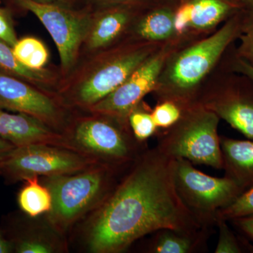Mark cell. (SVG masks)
<instances>
[{
	"label": "cell",
	"instance_id": "cell-4",
	"mask_svg": "<svg viewBox=\"0 0 253 253\" xmlns=\"http://www.w3.org/2000/svg\"><path fill=\"white\" fill-rule=\"evenodd\" d=\"M79 118L61 134L68 149L92 158L98 163L127 169L147 149L137 141L128 121L94 113Z\"/></svg>",
	"mask_w": 253,
	"mask_h": 253
},
{
	"label": "cell",
	"instance_id": "cell-20",
	"mask_svg": "<svg viewBox=\"0 0 253 253\" xmlns=\"http://www.w3.org/2000/svg\"><path fill=\"white\" fill-rule=\"evenodd\" d=\"M23 181L17 196L18 206L23 214L30 217L47 214L52 208L49 189L42 182L40 176H32Z\"/></svg>",
	"mask_w": 253,
	"mask_h": 253
},
{
	"label": "cell",
	"instance_id": "cell-23",
	"mask_svg": "<svg viewBox=\"0 0 253 253\" xmlns=\"http://www.w3.org/2000/svg\"><path fill=\"white\" fill-rule=\"evenodd\" d=\"M219 238L215 253H253V245L244 236L235 234L229 227L228 221L217 219Z\"/></svg>",
	"mask_w": 253,
	"mask_h": 253
},
{
	"label": "cell",
	"instance_id": "cell-11",
	"mask_svg": "<svg viewBox=\"0 0 253 253\" xmlns=\"http://www.w3.org/2000/svg\"><path fill=\"white\" fill-rule=\"evenodd\" d=\"M180 45L176 42L163 44L121 85L91 106L89 111L128 121L129 115L141 104L144 96L154 91L168 56Z\"/></svg>",
	"mask_w": 253,
	"mask_h": 253
},
{
	"label": "cell",
	"instance_id": "cell-24",
	"mask_svg": "<svg viewBox=\"0 0 253 253\" xmlns=\"http://www.w3.org/2000/svg\"><path fill=\"white\" fill-rule=\"evenodd\" d=\"M140 104L129 115L128 122L136 140L144 143L156 133L158 128L151 116L152 110L141 107Z\"/></svg>",
	"mask_w": 253,
	"mask_h": 253
},
{
	"label": "cell",
	"instance_id": "cell-28",
	"mask_svg": "<svg viewBox=\"0 0 253 253\" xmlns=\"http://www.w3.org/2000/svg\"><path fill=\"white\" fill-rule=\"evenodd\" d=\"M0 40L13 47L17 42L12 21L9 13L0 8Z\"/></svg>",
	"mask_w": 253,
	"mask_h": 253
},
{
	"label": "cell",
	"instance_id": "cell-6",
	"mask_svg": "<svg viewBox=\"0 0 253 253\" xmlns=\"http://www.w3.org/2000/svg\"><path fill=\"white\" fill-rule=\"evenodd\" d=\"M174 181L183 204L200 225L206 228L215 225L218 211L233 204L246 191L225 176L204 174L184 158L174 159Z\"/></svg>",
	"mask_w": 253,
	"mask_h": 253
},
{
	"label": "cell",
	"instance_id": "cell-1",
	"mask_svg": "<svg viewBox=\"0 0 253 253\" xmlns=\"http://www.w3.org/2000/svg\"><path fill=\"white\" fill-rule=\"evenodd\" d=\"M174 161L156 147L145 150L101 206L75 227L83 251L121 253L161 229L202 228L177 194Z\"/></svg>",
	"mask_w": 253,
	"mask_h": 253
},
{
	"label": "cell",
	"instance_id": "cell-8",
	"mask_svg": "<svg viewBox=\"0 0 253 253\" xmlns=\"http://www.w3.org/2000/svg\"><path fill=\"white\" fill-rule=\"evenodd\" d=\"M163 44L137 41L118 49L82 82L73 94V104L90 109L121 85Z\"/></svg>",
	"mask_w": 253,
	"mask_h": 253
},
{
	"label": "cell",
	"instance_id": "cell-25",
	"mask_svg": "<svg viewBox=\"0 0 253 253\" xmlns=\"http://www.w3.org/2000/svg\"><path fill=\"white\" fill-rule=\"evenodd\" d=\"M239 48L235 54L253 65V10L246 9L243 16Z\"/></svg>",
	"mask_w": 253,
	"mask_h": 253
},
{
	"label": "cell",
	"instance_id": "cell-31",
	"mask_svg": "<svg viewBox=\"0 0 253 253\" xmlns=\"http://www.w3.org/2000/svg\"><path fill=\"white\" fill-rule=\"evenodd\" d=\"M105 6L131 5V6H146L154 1L151 0H99Z\"/></svg>",
	"mask_w": 253,
	"mask_h": 253
},
{
	"label": "cell",
	"instance_id": "cell-34",
	"mask_svg": "<svg viewBox=\"0 0 253 253\" xmlns=\"http://www.w3.org/2000/svg\"><path fill=\"white\" fill-rule=\"evenodd\" d=\"M37 1H41V2L51 3V4H56L63 5V6H70L76 2L77 0H35Z\"/></svg>",
	"mask_w": 253,
	"mask_h": 253
},
{
	"label": "cell",
	"instance_id": "cell-36",
	"mask_svg": "<svg viewBox=\"0 0 253 253\" xmlns=\"http://www.w3.org/2000/svg\"><path fill=\"white\" fill-rule=\"evenodd\" d=\"M151 1L159 3H178L179 0H151Z\"/></svg>",
	"mask_w": 253,
	"mask_h": 253
},
{
	"label": "cell",
	"instance_id": "cell-12",
	"mask_svg": "<svg viewBox=\"0 0 253 253\" xmlns=\"http://www.w3.org/2000/svg\"><path fill=\"white\" fill-rule=\"evenodd\" d=\"M245 9L242 0H179L174 15L178 41L185 44L211 35Z\"/></svg>",
	"mask_w": 253,
	"mask_h": 253
},
{
	"label": "cell",
	"instance_id": "cell-7",
	"mask_svg": "<svg viewBox=\"0 0 253 253\" xmlns=\"http://www.w3.org/2000/svg\"><path fill=\"white\" fill-rule=\"evenodd\" d=\"M99 163L77 151L50 144L15 146L0 161V175L14 184L32 176L62 175Z\"/></svg>",
	"mask_w": 253,
	"mask_h": 253
},
{
	"label": "cell",
	"instance_id": "cell-30",
	"mask_svg": "<svg viewBox=\"0 0 253 253\" xmlns=\"http://www.w3.org/2000/svg\"><path fill=\"white\" fill-rule=\"evenodd\" d=\"M228 62V69L247 76L253 81V65L234 54Z\"/></svg>",
	"mask_w": 253,
	"mask_h": 253
},
{
	"label": "cell",
	"instance_id": "cell-16",
	"mask_svg": "<svg viewBox=\"0 0 253 253\" xmlns=\"http://www.w3.org/2000/svg\"><path fill=\"white\" fill-rule=\"evenodd\" d=\"M176 4L153 2L146 6L134 20L133 31L137 41L182 44L174 28Z\"/></svg>",
	"mask_w": 253,
	"mask_h": 253
},
{
	"label": "cell",
	"instance_id": "cell-15",
	"mask_svg": "<svg viewBox=\"0 0 253 253\" xmlns=\"http://www.w3.org/2000/svg\"><path fill=\"white\" fill-rule=\"evenodd\" d=\"M0 137L15 146L50 144L67 148L63 134L40 120L23 113L6 112L2 109H0Z\"/></svg>",
	"mask_w": 253,
	"mask_h": 253
},
{
	"label": "cell",
	"instance_id": "cell-10",
	"mask_svg": "<svg viewBox=\"0 0 253 253\" xmlns=\"http://www.w3.org/2000/svg\"><path fill=\"white\" fill-rule=\"evenodd\" d=\"M14 1L41 21L56 44L63 69H71L76 63L82 42L90 31L92 23L90 16L63 5L35 0Z\"/></svg>",
	"mask_w": 253,
	"mask_h": 253
},
{
	"label": "cell",
	"instance_id": "cell-32",
	"mask_svg": "<svg viewBox=\"0 0 253 253\" xmlns=\"http://www.w3.org/2000/svg\"><path fill=\"white\" fill-rule=\"evenodd\" d=\"M13 253V247L9 239L0 232V253Z\"/></svg>",
	"mask_w": 253,
	"mask_h": 253
},
{
	"label": "cell",
	"instance_id": "cell-22",
	"mask_svg": "<svg viewBox=\"0 0 253 253\" xmlns=\"http://www.w3.org/2000/svg\"><path fill=\"white\" fill-rule=\"evenodd\" d=\"M12 49L16 59L30 69H42L49 59L46 46L35 38H25L18 41Z\"/></svg>",
	"mask_w": 253,
	"mask_h": 253
},
{
	"label": "cell",
	"instance_id": "cell-17",
	"mask_svg": "<svg viewBox=\"0 0 253 253\" xmlns=\"http://www.w3.org/2000/svg\"><path fill=\"white\" fill-rule=\"evenodd\" d=\"M146 6H105L99 14L96 23L89 31L88 45L91 49H98L111 44L133 23Z\"/></svg>",
	"mask_w": 253,
	"mask_h": 253
},
{
	"label": "cell",
	"instance_id": "cell-35",
	"mask_svg": "<svg viewBox=\"0 0 253 253\" xmlns=\"http://www.w3.org/2000/svg\"><path fill=\"white\" fill-rule=\"evenodd\" d=\"M247 9L253 10V0H242Z\"/></svg>",
	"mask_w": 253,
	"mask_h": 253
},
{
	"label": "cell",
	"instance_id": "cell-21",
	"mask_svg": "<svg viewBox=\"0 0 253 253\" xmlns=\"http://www.w3.org/2000/svg\"><path fill=\"white\" fill-rule=\"evenodd\" d=\"M0 71L31 83H46L49 74L44 70H32L21 64L15 57L11 46L0 40Z\"/></svg>",
	"mask_w": 253,
	"mask_h": 253
},
{
	"label": "cell",
	"instance_id": "cell-29",
	"mask_svg": "<svg viewBox=\"0 0 253 253\" xmlns=\"http://www.w3.org/2000/svg\"><path fill=\"white\" fill-rule=\"evenodd\" d=\"M228 221L232 224L241 235L253 244V214L234 218Z\"/></svg>",
	"mask_w": 253,
	"mask_h": 253
},
{
	"label": "cell",
	"instance_id": "cell-27",
	"mask_svg": "<svg viewBox=\"0 0 253 253\" xmlns=\"http://www.w3.org/2000/svg\"><path fill=\"white\" fill-rule=\"evenodd\" d=\"M181 108L171 101L158 102L151 111V116L158 129H168L177 122L181 116Z\"/></svg>",
	"mask_w": 253,
	"mask_h": 253
},
{
	"label": "cell",
	"instance_id": "cell-19",
	"mask_svg": "<svg viewBox=\"0 0 253 253\" xmlns=\"http://www.w3.org/2000/svg\"><path fill=\"white\" fill-rule=\"evenodd\" d=\"M147 251L150 253H194L203 252L211 235V228L194 230L164 229L154 233Z\"/></svg>",
	"mask_w": 253,
	"mask_h": 253
},
{
	"label": "cell",
	"instance_id": "cell-33",
	"mask_svg": "<svg viewBox=\"0 0 253 253\" xmlns=\"http://www.w3.org/2000/svg\"><path fill=\"white\" fill-rule=\"evenodd\" d=\"M15 146L9 141L5 140L3 138L0 137V161L4 157L5 155L9 152L11 149H14Z\"/></svg>",
	"mask_w": 253,
	"mask_h": 253
},
{
	"label": "cell",
	"instance_id": "cell-5",
	"mask_svg": "<svg viewBox=\"0 0 253 253\" xmlns=\"http://www.w3.org/2000/svg\"><path fill=\"white\" fill-rule=\"evenodd\" d=\"M181 111L177 122L161 133L156 147L174 159L184 158L194 164L222 169L217 132L219 118L199 103Z\"/></svg>",
	"mask_w": 253,
	"mask_h": 253
},
{
	"label": "cell",
	"instance_id": "cell-2",
	"mask_svg": "<svg viewBox=\"0 0 253 253\" xmlns=\"http://www.w3.org/2000/svg\"><path fill=\"white\" fill-rule=\"evenodd\" d=\"M245 9L211 35L177 46L169 55L153 91L158 102L171 101L181 108L199 103L210 75L241 34Z\"/></svg>",
	"mask_w": 253,
	"mask_h": 253
},
{
	"label": "cell",
	"instance_id": "cell-3",
	"mask_svg": "<svg viewBox=\"0 0 253 253\" xmlns=\"http://www.w3.org/2000/svg\"><path fill=\"white\" fill-rule=\"evenodd\" d=\"M127 169L99 163L71 174L41 176L52 196L46 219L68 237L78 223L101 206Z\"/></svg>",
	"mask_w": 253,
	"mask_h": 253
},
{
	"label": "cell",
	"instance_id": "cell-13",
	"mask_svg": "<svg viewBox=\"0 0 253 253\" xmlns=\"http://www.w3.org/2000/svg\"><path fill=\"white\" fill-rule=\"evenodd\" d=\"M0 109L36 118L61 134L66 127L62 111L54 100L1 71Z\"/></svg>",
	"mask_w": 253,
	"mask_h": 253
},
{
	"label": "cell",
	"instance_id": "cell-26",
	"mask_svg": "<svg viewBox=\"0 0 253 253\" xmlns=\"http://www.w3.org/2000/svg\"><path fill=\"white\" fill-rule=\"evenodd\" d=\"M253 214V188L243 193L233 204L219 210L216 214L217 219L229 221L234 218Z\"/></svg>",
	"mask_w": 253,
	"mask_h": 253
},
{
	"label": "cell",
	"instance_id": "cell-9",
	"mask_svg": "<svg viewBox=\"0 0 253 253\" xmlns=\"http://www.w3.org/2000/svg\"><path fill=\"white\" fill-rule=\"evenodd\" d=\"M215 82H208L199 103L246 137L253 139V81L226 68Z\"/></svg>",
	"mask_w": 253,
	"mask_h": 253
},
{
	"label": "cell",
	"instance_id": "cell-18",
	"mask_svg": "<svg viewBox=\"0 0 253 253\" xmlns=\"http://www.w3.org/2000/svg\"><path fill=\"white\" fill-rule=\"evenodd\" d=\"M224 176L245 191L253 188V141L219 136Z\"/></svg>",
	"mask_w": 253,
	"mask_h": 253
},
{
	"label": "cell",
	"instance_id": "cell-14",
	"mask_svg": "<svg viewBox=\"0 0 253 253\" xmlns=\"http://www.w3.org/2000/svg\"><path fill=\"white\" fill-rule=\"evenodd\" d=\"M26 218L9 240L13 253H64L68 252L67 236L60 234L45 216Z\"/></svg>",
	"mask_w": 253,
	"mask_h": 253
}]
</instances>
